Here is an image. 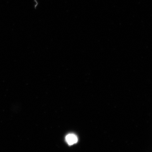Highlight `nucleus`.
Instances as JSON below:
<instances>
[{"label": "nucleus", "instance_id": "nucleus-1", "mask_svg": "<svg viewBox=\"0 0 152 152\" xmlns=\"http://www.w3.org/2000/svg\"><path fill=\"white\" fill-rule=\"evenodd\" d=\"M66 140L69 145H72L77 143L78 141V138L75 134H70L66 136Z\"/></svg>", "mask_w": 152, "mask_h": 152}]
</instances>
